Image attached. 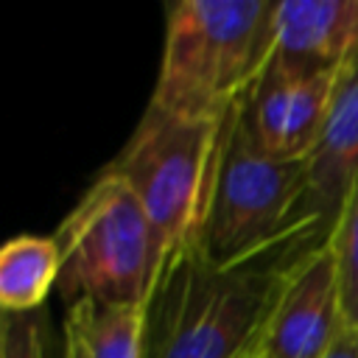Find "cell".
I'll use <instances>...</instances> for the list:
<instances>
[{
    "label": "cell",
    "mask_w": 358,
    "mask_h": 358,
    "mask_svg": "<svg viewBox=\"0 0 358 358\" xmlns=\"http://www.w3.org/2000/svg\"><path fill=\"white\" fill-rule=\"evenodd\" d=\"M327 241L310 227L227 268L207 263L196 241L173 246L143 308L140 358H257L285 282Z\"/></svg>",
    "instance_id": "obj_1"
},
{
    "label": "cell",
    "mask_w": 358,
    "mask_h": 358,
    "mask_svg": "<svg viewBox=\"0 0 358 358\" xmlns=\"http://www.w3.org/2000/svg\"><path fill=\"white\" fill-rule=\"evenodd\" d=\"M268 0H173L154 106L196 120H224L274 56Z\"/></svg>",
    "instance_id": "obj_2"
},
{
    "label": "cell",
    "mask_w": 358,
    "mask_h": 358,
    "mask_svg": "<svg viewBox=\"0 0 358 358\" xmlns=\"http://www.w3.org/2000/svg\"><path fill=\"white\" fill-rule=\"evenodd\" d=\"M310 227L333 232L308 207V159L266 154L255 143L238 98L221 123L207 204L196 232L199 252L207 263L227 268Z\"/></svg>",
    "instance_id": "obj_3"
},
{
    "label": "cell",
    "mask_w": 358,
    "mask_h": 358,
    "mask_svg": "<svg viewBox=\"0 0 358 358\" xmlns=\"http://www.w3.org/2000/svg\"><path fill=\"white\" fill-rule=\"evenodd\" d=\"M53 241L62 260L56 291L67 305L98 299L145 308L165 260V246L123 179L101 171L62 218Z\"/></svg>",
    "instance_id": "obj_4"
},
{
    "label": "cell",
    "mask_w": 358,
    "mask_h": 358,
    "mask_svg": "<svg viewBox=\"0 0 358 358\" xmlns=\"http://www.w3.org/2000/svg\"><path fill=\"white\" fill-rule=\"evenodd\" d=\"M224 120H196L145 106L134 131L103 168L145 207L165 252L196 241Z\"/></svg>",
    "instance_id": "obj_5"
},
{
    "label": "cell",
    "mask_w": 358,
    "mask_h": 358,
    "mask_svg": "<svg viewBox=\"0 0 358 358\" xmlns=\"http://www.w3.org/2000/svg\"><path fill=\"white\" fill-rule=\"evenodd\" d=\"M336 73H296L274 56L241 98L255 143L277 159H308L324 129Z\"/></svg>",
    "instance_id": "obj_6"
},
{
    "label": "cell",
    "mask_w": 358,
    "mask_h": 358,
    "mask_svg": "<svg viewBox=\"0 0 358 358\" xmlns=\"http://www.w3.org/2000/svg\"><path fill=\"white\" fill-rule=\"evenodd\" d=\"M336 263L324 243L308 255L282 288L263 352L266 358H324L344 333Z\"/></svg>",
    "instance_id": "obj_7"
},
{
    "label": "cell",
    "mask_w": 358,
    "mask_h": 358,
    "mask_svg": "<svg viewBox=\"0 0 358 358\" xmlns=\"http://www.w3.org/2000/svg\"><path fill=\"white\" fill-rule=\"evenodd\" d=\"M358 53V0H285L274 8V59L296 73H338Z\"/></svg>",
    "instance_id": "obj_8"
},
{
    "label": "cell",
    "mask_w": 358,
    "mask_h": 358,
    "mask_svg": "<svg viewBox=\"0 0 358 358\" xmlns=\"http://www.w3.org/2000/svg\"><path fill=\"white\" fill-rule=\"evenodd\" d=\"M355 179H358V53L350 56L336 73L330 112L319 134V143L308 157V207L330 229Z\"/></svg>",
    "instance_id": "obj_9"
},
{
    "label": "cell",
    "mask_w": 358,
    "mask_h": 358,
    "mask_svg": "<svg viewBox=\"0 0 358 358\" xmlns=\"http://www.w3.org/2000/svg\"><path fill=\"white\" fill-rule=\"evenodd\" d=\"M145 310L137 305H112L76 299L64 313L62 344L67 358H140Z\"/></svg>",
    "instance_id": "obj_10"
},
{
    "label": "cell",
    "mask_w": 358,
    "mask_h": 358,
    "mask_svg": "<svg viewBox=\"0 0 358 358\" xmlns=\"http://www.w3.org/2000/svg\"><path fill=\"white\" fill-rule=\"evenodd\" d=\"M59 246L42 235L11 238L0 252V305L3 313L39 310L59 282Z\"/></svg>",
    "instance_id": "obj_11"
},
{
    "label": "cell",
    "mask_w": 358,
    "mask_h": 358,
    "mask_svg": "<svg viewBox=\"0 0 358 358\" xmlns=\"http://www.w3.org/2000/svg\"><path fill=\"white\" fill-rule=\"evenodd\" d=\"M327 246L336 263L344 324L358 330V179L350 185L338 207Z\"/></svg>",
    "instance_id": "obj_12"
},
{
    "label": "cell",
    "mask_w": 358,
    "mask_h": 358,
    "mask_svg": "<svg viewBox=\"0 0 358 358\" xmlns=\"http://www.w3.org/2000/svg\"><path fill=\"white\" fill-rule=\"evenodd\" d=\"M324 358H358V330L344 327V333L338 336V341Z\"/></svg>",
    "instance_id": "obj_13"
},
{
    "label": "cell",
    "mask_w": 358,
    "mask_h": 358,
    "mask_svg": "<svg viewBox=\"0 0 358 358\" xmlns=\"http://www.w3.org/2000/svg\"><path fill=\"white\" fill-rule=\"evenodd\" d=\"M257 358H266V355H257Z\"/></svg>",
    "instance_id": "obj_14"
}]
</instances>
